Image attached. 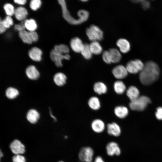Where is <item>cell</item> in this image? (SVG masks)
I'll return each mask as SVG.
<instances>
[{
    "mask_svg": "<svg viewBox=\"0 0 162 162\" xmlns=\"http://www.w3.org/2000/svg\"><path fill=\"white\" fill-rule=\"evenodd\" d=\"M160 74V69L157 64L150 61L146 62L140 72L139 78L141 83L146 86L150 85L156 81Z\"/></svg>",
    "mask_w": 162,
    "mask_h": 162,
    "instance_id": "cell-1",
    "label": "cell"
},
{
    "mask_svg": "<svg viewBox=\"0 0 162 162\" xmlns=\"http://www.w3.org/2000/svg\"><path fill=\"white\" fill-rule=\"evenodd\" d=\"M58 2L61 7L63 17L69 23L74 25L80 24L86 21L88 19V12L86 10L82 9L78 11V19H75L70 15L67 8L65 1L64 0H58Z\"/></svg>",
    "mask_w": 162,
    "mask_h": 162,
    "instance_id": "cell-2",
    "label": "cell"
},
{
    "mask_svg": "<svg viewBox=\"0 0 162 162\" xmlns=\"http://www.w3.org/2000/svg\"><path fill=\"white\" fill-rule=\"evenodd\" d=\"M151 102V100L149 98L145 96H141L136 100L130 101L129 106L132 110L140 111L143 110Z\"/></svg>",
    "mask_w": 162,
    "mask_h": 162,
    "instance_id": "cell-3",
    "label": "cell"
},
{
    "mask_svg": "<svg viewBox=\"0 0 162 162\" xmlns=\"http://www.w3.org/2000/svg\"><path fill=\"white\" fill-rule=\"evenodd\" d=\"M88 39L92 41L101 40L103 38L102 31L97 26L91 25L86 31Z\"/></svg>",
    "mask_w": 162,
    "mask_h": 162,
    "instance_id": "cell-4",
    "label": "cell"
},
{
    "mask_svg": "<svg viewBox=\"0 0 162 162\" xmlns=\"http://www.w3.org/2000/svg\"><path fill=\"white\" fill-rule=\"evenodd\" d=\"M144 66V64L141 61L136 59L128 62L125 67L128 72L135 74L140 72L143 69Z\"/></svg>",
    "mask_w": 162,
    "mask_h": 162,
    "instance_id": "cell-5",
    "label": "cell"
},
{
    "mask_svg": "<svg viewBox=\"0 0 162 162\" xmlns=\"http://www.w3.org/2000/svg\"><path fill=\"white\" fill-rule=\"evenodd\" d=\"M50 56L51 60L54 62L56 65L58 67H61L63 65L62 61L63 59L69 60L70 56L69 54H63L56 51L53 49L50 53Z\"/></svg>",
    "mask_w": 162,
    "mask_h": 162,
    "instance_id": "cell-6",
    "label": "cell"
},
{
    "mask_svg": "<svg viewBox=\"0 0 162 162\" xmlns=\"http://www.w3.org/2000/svg\"><path fill=\"white\" fill-rule=\"evenodd\" d=\"M94 154V151L91 147H83L80 150L78 157L79 159L83 162H92Z\"/></svg>",
    "mask_w": 162,
    "mask_h": 162,
    "instance_id": "cell-7",
    "label": "cell"
},
{
    "mask_svg": "<svg viewBox=\"0 0 162 162\" xmlns=\"http://www.w3.org/2000/svg\"><path fill=\"white\" fill-rule=\"evenodd\" d=\"M128 72L126 67L121 64L116 66L112 70V73L114 77L119 80L125 78L128 75Z\"/></svg>",
    "mask_w": 162,
    "mask_h": 162,
    "instance_id": "cell-8",
    "label": "cell"
},
{
    "mask_svg": "<svg viewBox=\"0 0 162 162\" xmlns=\"http://www.w3.org/2000/svg\"><path fill=\"white\" fill-rule=\"evenodd\" d=\"M10 147L12 152L15 155L21 154L25 152L24 145L18 140H14L10 143Z\"/></svg>",
    "mask_w": 162,
    "mask_h": 162,
    "instance_id": "cell-9",
    "label": "cell"
},
{
    "mask_svg": "<svg viewBox=\"0 0 162 162\" xmlns=\"http://www.w3.org/2000/svg\"><path fill=\"white\" fill-rule=\"evenodd\" d=\"M106 150L107 154L110 156L119 155L121 152L118 144L114 142H110L107 144L106 146Z\"/></svg>",
    "mask_w": 162,
    "mask_h": 162,
    "instance_id": "cell-10",
    "label": "cell"
},
{
    "mask_svg": "<svg viewBox=\"0 0 162 162\" xmlns=\"http://www.w3.org/2000/svg\"><path fill=\"white\" fill-rule=\"evenodd\" d=\"M107 131L110 135L116 137L119 136L121 132L120 127L115 122L110 123L107 124Z\"/></svg>",
    "mask_w": 162,
    "mask_h": 162,
    "instance_id": "cell-11",
    "label": "cell"
},
{
    "mask_svg": "<svg viewBox=\"0 0 162 162\" xmlns=\"http://www.w3.org/2000/svg\"><path fill=\"white\" fill-rule=\"evenodd\" d=\"M84 44L79 38L75 37L72 38L70 42V45L72 50L76 53L80 52Z\"/></svg>",
    "mask_w": 162,
    "mask_h": 162,
    "instance_id": "cell-12",
    "label": "cell"
},
{
    "mask_svg": "<svg viewBox=\"0 0 162 162\" xmlns=\"http://www.w3.org/2000/svg\"><path fill=\"white\" fill-rule=\"evenodd\" d=\"M105 125L104 122L101 120L96 119L92 122L91 128L93 131L98 133L103 132L105 129Z\"/></svg>",
    "mask_w": 162,
    "mask_h": 162,
    "instance_id": "cell-13",
    "label": "cell"
},
{
    "mask_svg": "<svg viewBox=\"0 0 162 162\" xmlns=\"http://www.w3.org/2000/svg\"><path fill=\"white\" fill-rule=\"evenodd\" d=\"M28 55L32 60L36 62H39L41 59L42 52L38 48L34 47L29 50Z\"/></svg>",
    "mask_w": 162,
    "mask_h": 162,
    "instance_id": "cell-14",
    "label": "cell"
},
{
    "mask_svg": "<svg viewBox=\"0 0 162 162\" xmlns=\"http://www.w3.org/2000/svg\"><path fill=\"white\" fill-rule=\"evenodd\" d=\"M116 45L119 48L120 51L122 53H125L128 52L130 48L129 42L124 38H120L117 41Z\"/></svg>",
    "mask_w": 162,
    "mask_h": 162,
    "instance_id": "cell-15",
    "label": "cell"
},
{
    "mask_svg": "<svg viewBox=\"0 0 162 162\" xmlns=\"http://www.w3.org/2000/svg\"><path fill=\"white\" fill-rule=\"evenodd\" d=\"M26 73L27 77L32 80L37 79L40 76L39 71L33 65L28 66L26 69Z\"/></svg>",
    "mask_w": 162,
    "mask_h": 162,
    "instance_id": "cell-16",
    "label": "cell"
},
{
    "mask_svg": "<svg viewBox=\"0 0 162 162\" xmlns=\"http://www.w3.org/2000/svg\"><path fill=\"white\" fill-rule=\"evenodd\" d=\"M14 15L16 18L19 21H23L28 15L27 10L22 7H19L15 10Z\"/></svg>",
    "mask_w": 162,
    "mask_h": 162,
    "instance_id": "cell-17",
    "label": "cell"
},
{
    "mask_svg": "<svg viewBox=\"0 0 162 162\" xmlns=\"http://www.w3.org/2000/svg\"><path fill=\"white\" fill-rule=\"evenodd\" d=\"M94 91L99 95L105 94L107 91L106 85L103 82L99 81L95 82L93 87Z\"/></svg>",
    "mask_w": 162,
    "mask_h": 162,
    "instance_id": "cell-18",
    "label": "cell"
},
{
    "mask_svg": "<svg viewBox=\"0 0 162 162\" xmlns=\"http://www.w3.org/2000/svg\"><path fill=\"white\" fill-rule=\"evenodd\" d=\"M126 94L130 101L136 100L140 96L139 90L136 87L134 86H130L128 88Z\"/></svg>",
    "mask_w": 162,
    "mask_h": 162,
    "instance_id": "cell-19",
    "label": "cell"
},
{
    "mask_svg": "<svg viewBox=\"0 0 162 162\" xmlns=\"http://www.w3.org/2000/svg\"><path fill=\"white\" fill-rule=\"evenodd\" d=\"M114 113L117 117L122 119L127 116L128 113V110L125 106H117L114 108Z\"/></svg>",
    "mask_w": 162,
    "mask_h": 162,
    "instance_id": "cell-20",
    "label": "cell"
},
{
    "mask_svg": "<svg viewBox=\"0 0 162 162\" xmlns=\"http://www.w3.org/2000/svg\"><path fill=\"white\" fill-rule=\"evenodd\" d=\"M40 115L38 112L35 110L32 109L29 110L26 115L28 121L30 123H36L39 118Z\"/></svg>",
    "mask_w": 162,
    "mask_h": 162,
    "instance_id": "cell-21",
    "label": "cell"
},
{
    "mask_svg": "<svg viewBox=\"0 0 162 162\" xmlns=\"http://www.w3.org/2000/svg\"><path fill=\"white\" fill-rule=\"evenodd\" d=\"M67 79V76L64 74L62 72H58L54 75L53 80L57 85L61 86L66 83Z\"/></svg>",
    "mask_w": 162,
    "mask_h": 162,
    "instance_id": "cell-22",
    "label": "cell"
},
{
    "mask_svg": "<svg viewBox=\"0 0 162 162\" xmlns=\"http://www.w3.org/2000/svg\"><path fill=\"white\" fill-rule=\"evenodd\" d=\"M88 104L89 107L94 110H98L101 107V103L99 98L96 96H92L88 100Z\"/></svg>",
    "mask_w": 162,
    "mask_h": 162,
    "instance_id": "cell-23",
    "label": "cell"
},
{
    "mask_svg": "<svg viewBox=\"0 0 162 162\" xmlns=\"http://www.w3.org/2000/svg\"><path fill=\"white\" fill-rule=\"evenodd\" d=\"M112 63H116L121 60L122 55L120 52L117 49L112 48L109 50Z\"/></svg>",
    "mask_w": 162,
    "mask_h": 162,
    "instance_id": "cell-24",
    "label": "cell"
},
{
    "mask_svg": "<svg viewBox=\"0 0 162 162\" xmlns=\"http://www.w3.org/2000/svg\"><path fill=\"white\" fill-rule=\"evenodd\" d=\"M90 50L93 54L98 55L102 53L103 49L98 41H92L89 44Z\"/></svg>",
    "mask_w": 162,
    "mask_h": 162,
    "instance_id": "cell-25",
    "label": "cell"
},
{
    "mask_svg": "<svg viewBox=\"0 0 162 162\" xmlns=\"http://www.w3.org/2000/svg\"><path fill=\"white\" fill-rule=\"evenodd\" d=\"M113 86L114 91L118 94H123L126 89L125 84L122 81L120 80L116 81L114 83Z\"/></svg>",
    "mask_w": 162,
    "mask_h": 162,
    "instance_id": "cell-26",
    "label": "cell"
},
{
    "mask_svg": "<svg viewBox=\"0 0 162 162\" xmlns=\"http://www.w3.org/2000/svg\"><path fill=\"white\" fill-rule=\"evenodd\" d=\"M80 53L83 57L87 60L91 59L93 54L90 48L89 44H84Z\"/></svg>",
    "mask_w": 162,
    "mask_h": 162,
    "instance_id": "cell-27",
    "label": "cell"
},
{
    "mask_svg": "<svg viewBox=\"0 0 162 162\" xmlns=\"http://www.w3.org/2000/svg\"><path fill=\"white\" fill-rule=\"evenodd\" d=\"M25 28L28 31H35L37 26L35 20L32 19L26 20L24 21Z\"/></svg>",
    "mask_w": 162,
    "mask_h": 162,
    "instance_id": "cell-28",
    "label": "cell"
},
{
    "mask_svg": "<svg viewBox=\"0 0 162 162\" xmlns=\"http://www.w3.org/2000/svg\"><path fill=\"white\" fill-rule=\"evenodd\" d=\"M53 49L56 51L63 54H68L69 52L68 46L63 44L55 45Z\"/></svg>",
    "mask_w": 162,
    "mask_h": 162,
    "instance_id": "cell-29",
    "label": "cell"
},
{
    "mask_svg": "<svg viewBox=\"0 0 162 162\" xmlns=\"http://www.w3.org/2000/svg\"><path fill=\"white\" fill-rule=\"evenodd\" d=\"M5 94L8 98L12 99L16 98L19 95V92L16 88L10 87L6 90Z\"/></svg>",
    "mask_w": 162,
    "mask_h": 162,
    "instance_id": "cell-30",
    "label": "cell"
},
{
    "mask_svg": "<svg viewBox=\"0 0 162 162\" xmlns=\"http://www.w3.org/2000/svg\"><path fill=\"white\" fill-rule=\"evenodd\" d=\"M18 34L20 38L24 43L29 44L32 43V42L30 40L28 32L25 30L20 31L19 32Z\"/></svg>",
    "mask_w": 162,
    "mask_h": 162,
    "instance_id": "cell-31",
    "label": "cell"
},
{
    "mask_svg": "<svg viewBox=\"0 0 162 162\" xmlns=\"http://www.w3.org/2000/svg\"><path fill=\"white\" fill-rule=\"evenodd\" d=\"M3 8L7 16H10L14 14L15 10L13 5L11 4H5L3 6Z\"/></svg>",
    "mask_w": 162,
    "mask_h": 162,
    "instance_id": "cell-32",
    "label": "cell"
},
{
    "mask_svg": "<svg viewBox=\"0 0 162 162\" xmlns=\"http://www.w3.org/2000/svg\"><path fill=\"white\" fill-rule=\"evenodd\" d=\"M0 22L6 28H9L13 23L12 18L10 16H6L3 20H2L0 18Z\"/></svg>",
    "mask_w": 162,
    "mask_h": 162,
    "instance_id": "cell-33",
    "label": "cell"
},
{
    "mask_svg": "<svg viewBox=\"0 0 162 162\" xmlns=\"http://www.w3.org/2000/svg\"><path fill=\"white\" fill-rule=\"evenodd\" d=\"M41 4L40 0H32L30 2L29 6L32 10H36L40 7Z\"/></svg>",
    "mask_w": 162,
    "mask_h": 162,
    "instance_id": "cell-34",
    "label": "cell"
},
{
    "mask_svg": "<svg viewBox=\"0 0 162 162\" xmlns=\"http://www.w3.org/2000/svg\"><path fill=\"white\" fill-rule=\"evenodd\" d=\"M102 58L104 62L107 64L112 63L110 56L109 51H105L102 54Z\"/></svg>",
    "mask_w": 162,
    "mask_h": 162,
    "instance_id": "cell-35",
    "label": "cell"
},
{
    "mask_svg": "<svg viewBox=\"0 0 162 162\" xmlns=\"http://www.w3.org/2000/svg\"><path fill=\"white\" fill-rule=\"evenodd\" d=\"M13 162H26L25 158L21 154H15L12 157Z\"/></svg>",
    "mask_w": 162,
    "mask_h": 162,
    "instance_id": "cell-36",
    "label": "cell"
},
{
    "mask_svg": "<svg viewBox=\"0 0 162 162\" xmlns=\"http://www.w3.org/2000/svg\"><path fill=\"white\" fill-rule=\"evenodd\" d=\"M29 36L31 41L32 42H36L38 39V35L37 32L35 31H28Z\"/></svg>",
    "mask_w": 162,
    "mask_h": 162,
    "instance_id": "cell-37",
    "label": "cell"
},
{
    "mask_svg": "<svg viewBox=\"0 0 162 162\" xmlns=\"http://www.w3.org/2000/svg\"><path fill=\"white\" fill-rule=\"evenodd\" d=\"M24 21H21L19 24H15L14 26V29L18 31L19 32L25 30L26 28L24 24Z\"/></svg>",
    "mask_w": 162,
    "mask_h": 162,
    "instance_id": "cell-38",
    "label": "cell"
},
{
    "mask_svg": "<svg viewBox=\"0 0 162 162\" xmlns=\"http://www.w3.org/2000/svg\"><path fill=\"white\" fill-rule=\"evenodd\" d=\"M155 115L158 120H162V107H159L157 108Z\"/></svg>",
    "mask_w": 162,
    "mask_h": 162,
    "instance_id": "cell-39",
    "label": "cell"
},
{
    "mask_svg": "<svg viewBox=\"0 0 162 162\" xmlns=\"http://www.w3.org/2000/svg\"><path fill=\"white\" fill-rule=\"evenodd\" d=\"M140 2L141 3L142 7L144 9H147L150 7V3L148 1L140 0Z\"/></svg>",
    "mask_w": 162,
    "mask_h": 162,
    "instance_id": "cell-40",
    "label": "cell"
},
{
    "mask_svg": "<svg viewBox=\"0 0 162 162\" xmlns=\"http://www.w3.org/2000/svg\"><path fill=\"white\" fill-rule=\"evenodd\" d=\"M14 1L15 3L21 5L25 4L26 2V0H15Z\"/></svg>",
    "mask_w": 162,
    "mask_h": 162,
    "instance_id": "cell-41",
    "label": "cell"
},
{
    "mask_svg": "<svg viewBox=\"0 0 162 162\" xmlns=\"http://www.w3.org/2000/svg\"><path fill=\"white\" fill-rule=\"evenodd\" d=\"M94 162H105L103 158L100 156H97L95 159Z\"/></svg>",
    "mask_w": 162,
    "mask_h": 162,
    "instance_id": "cell-42",
    "label": "cell"
},
{
    "mask_svg": "<svg viewBox=\"0 0 162 162\" xmlns=\"http://www.w3.org/2000/svg\"><path fill=\"white\" fill-rule=\"evenodd\" d=\"M6 29L0 22V33L2 34L4 32L6 31Z\"/></svg>",
    "mask_w": 162,
    "mask_h": 162,
    "instance_id": "cell-43",
    "label": "cell"
},
{
    "mask_svg": "<svg viewBox=\"0 0 162 162\" xmlns=\"http://www.w3.org/2000/svg\"><path fill=\"white\" fill-rule=\"evenodd\" d=\"M49 109H50V115L54 119V121L55 122H56L57 120L56 118L52 114L50 108Z\"/></svg>",
    "mask_w": 162,
    "mask_h": 162,
    "instance_id": "cell-44",
    "label": "cell"
},
{
    "mask_svg": "<svg viewBox=\"0 0 162 162\" xmlns=\"http://www.w3.org/2000/svg\"><path fill=\"white\" fill-rule=\"evenodd\" d=\"M3 154L2 152L1 151H0V158H1L3 156Z\"/></svg>",
    "mask_w": 162,
    "mask_h": 162,
    "instance_id": "cell-45",
    "label": "cell"
},
{
    "mask_svg": "<svg viewBox=\"0 0 162 162\" xmlns=\"http://www.w3.org/2000/svg\"><path fill=\"white\" fill-rule=\"evenodd\" d=\"M81 1H82V2H87V0H82Z\"/></svg>",
    "mask_w": 162,
    "mask_h": 162,
    "instance_id": "cell-46",
    "label": "cell"
},
{
    "mask_svg": "<svg viewBox=\"0 0 162 162\" xmlns=\"http://www.w3.org/2000/svg\"><path fill=\"white\" fill-rule=\"evenodd\" d=\"M58 162H64L63 161H59Z\"/></svg>",
    "mask_w": 162,
    "mask_h": 162,
    "instance_id": "cell-47",
    "label": "cell"
}]
</instances>
